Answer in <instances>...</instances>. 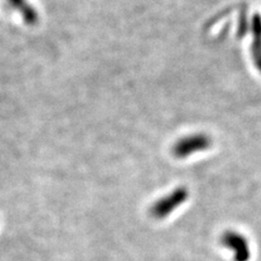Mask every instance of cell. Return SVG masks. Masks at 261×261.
Segmentation results:
<instances>
[{
    "label": "cell",
    "instance_id": "cell-1",
    "mask_svg": "<svg viewBox=\"0 0 261 261\" xmlns=\"http://www.w3.org/2000/svg\"><path fill=\"white\" fill-rule=\"evenodd\" d=\"M190 193L185 186H179L165 197L160 198L150 208V215L158 220L166 219L189 198Z\"/></svg>",
    "mask_w": 261,
    "mask_h": 261
},
{
    "label": "cell",
    "instance_id": "cell-2",
    "mask_svg": "<svg viewBox=\"0 0 261 261\" xmlns=\"http://www.w3.org/2000/svg\"><path fill=\"white\" fill-rule=\"evenodd\" d=\"M221 244L233 254L234 261H249L250 248L244 235L235 231H226L221 236Z\"/></svg>",
    "mask_w": 261,
    "mask_h": 261
},
{
    "label": "cell",
    "instance_id": "cell-3",
    "mask_svg": "<svg viewBox=\"0 0 261 261\" xmlns=\"http://www.w3.org/2000/svg\"><path fill=\"white\" fill-rule=\"evenodd\" d=\"M210 145V138L206 135L198 134L184 137L173 146V154L179 159L187 158L195 152L208 149Z\"/></svg>",
    "mask_w": 261,
    "mask_h": 261
},
{
    "label": "cell",
    "instance_id": "cell-4",
    "mask_svg": "<svg viewBox=\"0 0 261 261\" xmlns=\"http://www.w3.org/2000/svg\"><path fill=\"white\" fill-rule=\"evenodd\" d=\"M10 2H12L13 5H15L18 8H20V9L22 10V12L24 13V15L27 16V19L30 21V20H34V12H33L30 8L25 5V3H24V0H10Z\"/></svg>",
    "mask_w": 261,
    "mask_h": 261
}]
</instances>
